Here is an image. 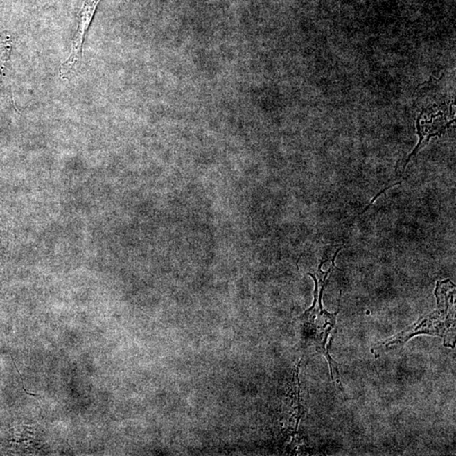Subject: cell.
I'll return each mask as SVG.
<instances>
[{"instance_id": "obj_2", "label": "cell", "mask_w": 456, "mask_h": 456, "mask_svg": "<svg viewBox=\"0 0 456 456\" xmlns=\"http://www.w3.org/2000/svg\"><path fill=\"white\" fill-rule=\"evenodd\" d=\"M100 1L101 0H86L77 14V28L72 42L71 53L60 67V77L63 80L71 78L82 58L85 37Z\"/></svg>"}, {"instance_id": "obj_1", "label": "cell", "mask_w": 456, "mask_h": 456, "mask_svg": "<svg viewBox=\"0 0 456 456\" xmlns=\"http://www.w3.org/2000/svg\"><path fill=\"white\" fill-rule=\"evenodd\" d=\"M451 285L450 281L437 284L435 295L438 300V308L430 315H425L419 322L409 326L401 333L377 344L374 353L380 355L393 349L403 346L412 336L427 334L440 336L448 343L455 336V311L452 309V295L448 292Z\"/></svg>"}]
</instances>
